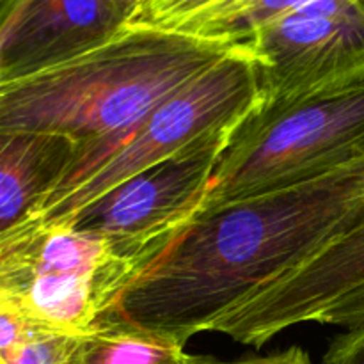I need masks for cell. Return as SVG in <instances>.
Segmentation results:
<instances>
[{
    "label": "cell",
    "instance_id": "6da1fadb",
    "mask_svg": "<svg viewBox=\"0 0 364 364\" xmlns=\"http://www.w3.org/2000/svg\"><path fill=\"white\" fill-rule=\"evenodd\" d=\"M363 224L364 155L194 215L105 320L187 345Z\"/></svg>",
    "mask_w": 364,
    "mask_h": 364
},
{
    "label": "cell",
    "instance_id": "7a4b0ae2",
    "mask_svg": "<svg viewBox=\"0 0 364 364\" xmlns=\"http://www.w3.org/2000/svg\"><path fill=\"white\" fill-rule=\"evenodd\" d=\"M242 43L124 25L98 48L0 84V132L89 146L124 130Z\"/></svg>",
    "mask_w": 364,
    "mask_h": 364
},
{
    "label": "cell",
    "instance_id": "3957f363",
    "mask_svg": "<svg viewBox=\"0 0 364 364\" xmlns=\"http://www.w3.org/2000/svg\"><path fill=\"white\" fill-rule=\"evenodd\" d=\"M259 107V60L244 45L156 103L124 130L80 146L31 220L64 223L127 178L212 132L237 128Z\"/></svg>",
    "mask_w": 364,
    "mask_h": 364
},
{
    "label": "cell",
    "instance_id": "277c9868",
    "mask_svg": "<svg viewBox=\"0 0 364 364\" xmlns=\"http://www.w3.org/2000/svg\"><path fill=\"white\" fill-rule=\"evenodd\" d=\"M164 252L28 220L0 242V306L36 327L78 336L105 320Z\"/></svg>",
    "mask_w": 364,
    "mask_h": 364
},
{
    "label": "cell",
    "instance_id": "5b68a950",
    "mask_svg": "<svg viewBox=\"0 0 364 364\" xmlns=\"http://www.w3.org/2000/svg\"><path fill=\"white\" fill-rule=\"evenodd\" d=\"M361 155L364 82L277 112H252L235 130L198 213L315 176Z\"/></svg>",
    "mask_w": 364,
    "mask_h": 364
},
{
    "label": "cell",
    "instance_id": "8992f818",
    "mask_svg": "<svg viewBox=\"0 0 364 364\" xmlns=\"http://www.w3.org/2000/svg\"><path fill=\"white\" fill-rule=\"evenodd\" d=\"M259 60L258 114L364 82V0H311L245 41Z\"/></svg>",
    "mask_w": 364,
    "mask_h": 364
},
{
    "label": "cell",
    "instance_id": "52a82bcc",
    "mask_svg": "<svg viewBox=\"0 0 364 364\" xmlns=\"http://www.w3.org/2000/svg\"><path fill=\"white\" fill-rule=\"evenodd\" d=\"M237 128L198 139L103 192L64 223L124 245L167 251L198 213Z\"/></svg>",
    "mask_w": 364,
    "mask_h": 364
},
{
    "label": "cell",
    "instance_id": "ba28073f",
    "mask_svg": "<svg viewBox=\"0 0 364 364\" xmlns=\"http://www.w3.org/2000/svg\"><path fill=\"white\" fill-rule=\"evenodd\" d=\"M364 284V224L313 256L272 287L213 322L210 333L226 334L262 348L294 326L316 322L333 302Z\"/></svg>",
    "mask_w": 364,
    "mask_h": 364
},
{
    "label": "cell",
    "instance_id": "9c48e42d",
    "mask_svg": "<svg viewBox=\"0 0 364 364\" xmlns=\"http://www.w3.org/2000/svg\"><path fill=\"white\" fill-rule=\"evenodd\" d=\"M123 27L112 0H0V84L84 55Z\"/></svg>",
    "mask_w": 364,
    "mask_h": 364
},
{
    "label": "cell",
    "instance_id": "30bf717a",
    "mask_svg": "<svg viewBox=\"0 0 364 364\" xmlns=\"http://www.w3.org/2000/svg\"><path fill=\"white\" fill-rule=\"evenodd\" d=\"M77 149L59 135L0 132V242L39 212Z\"/></svg>",
    "mask_w": 364,
    "mask_h": 364
},
{
    "label": "cell",
    "instance_id": "8fae6325",
    "mask_svg": "<svg viewBox=\"0 0 364 364\" xmlns=\"http://www.w3.org/2000/svg\"><path fill=\"white\" fill-rule=\"evenodd\" d=\"M174 338L130 323L103 320L95 329L73 336L68 364H203Z\"/></svg>",
    "mask_w": 364,
    "mask_h": 364
},
{
    "label": "cell",
    "instance_id": "7c38bea8",
    "mask_svg": "<svg viewBox=\"0 0 364 364\" xmlns=\"http://www.w3.org/2000/svg\"><path fill=\"white\" fill-rule=\"evenodd\" d=\"M245 0H139L127 25L208 39L212 28Z\"/></svg>",
    "mask_w": 364,
    "mask_h": 364
},
{
    "label": "cell",
    "instance_id": "4fadbf2b",
    "mask_svg": "<svg viewBox=\"0 0 364 364\" xmlns=\"http://www.w3.org/2000/svg\"><path fill=\"white\" fill-rule=\"evenodd\" d=\"M311 0H245L210 32L208 39L244 43L269 21L304 6Z\"/></svg>",
    "mask_w": 364,
    "mask_h": 364
},
{
    "label": "cell",
    "instance_id": "5bb4252c",
    "mask_svg": "<svg viewBox=\"0 0 364 364\" xmlns=\"http://www.w3.org/2000/svg\"><path fill=\"white\" fill-rule=\"evenodd\" d=\"M71 340V334L36 329L0 352V364H68Z\"/></svg>",
    "mask_w": 364,
    "mask_h": 364
},
{
    "label": "cell",
    "instance_id": "9a60e30c",
    "mask_svg": "<svg viewBox=\"0 0 364 364\" xmlns=\"http://www.w3.org/2000/svg\"><path fill=\"white\" fill-rule=\"evenodd\" d=\"M322 364H364V322L347 327L343 334L334 338Z\"/></svg>",
    "mask_w": 364,
    "mask_h": 364
},
{
    "label": "cell",
    "instance_id": "2e32d148",
    "mask_svg": "<svg viewBox=\"0 0 364 364\" xmlns=\"http://www.w3.org/2000/svg\"><path fill=\"white\" fill-rule=\"evenodd\" d=\"M364 322V284L348 291L316 318V323L354 327Z\"/></svg>",
    "mask_w": 364,
    "mask_h": 364
},
{
    "label": "cell",
    "instance_id": "e0dca14e",
    "mask_svg": "<svg viewBox=\"0 0 364 364\" xmlns=\"http://www.w3.org/2000/svg\"><path fill=\"white\" fill-rule=\"evenodd\" d=\"M36 329H41V327L25 322L23 318H20L14 313L7 311L4 306H0V352L16 345L18 341L27 338Z\"/></svg>",
    "mask_w": 364,
    "mask_h": 364
},
{
    "label": "cell",
    "instance_id": "ac0fdd59",
    "mask_svg": "<svg viewBox=\"0 0 364 364\" xmlns=\"http://www.w3.org/2000/svg\"><path fill=\"white\" fill-rule=\"evenodd\" d=\"M203 364H313L306 350L301 347H290L283 352L270 355H259V358H245L238 361H217L213 358H206Z\"/></svg>",
    "mask_w": 364,
    "mask_h": 364
},
{
    "label": "cell",
    "instance_id": "d6986e66",
    "mask_svg": "<svg viewBox=\"0 0 364 364\" xmlns=\"http://www.w3.org/2000/svg\"><path fill=\"white\" fill-rule=\"evenodd\" d=\"M137 4H139V0H112L114 9L117 11V14H119L121 20L124 21V25H127L128 20H130L132 14L135 13V9H137Z\"/></svg>",
    "mask_w": 364,
    "mask_h": 364
}]
</instances>
